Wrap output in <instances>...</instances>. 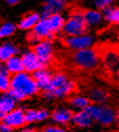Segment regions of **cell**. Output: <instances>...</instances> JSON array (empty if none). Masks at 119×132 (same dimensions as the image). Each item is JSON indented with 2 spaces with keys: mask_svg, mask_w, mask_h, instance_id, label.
I'll return each mask as SVG.
<instances>
[{
  "mask_svg": "<svg viewBox=\"0 0 119 132\" xmlns=\"http://www.w3.org/2000/svg\"><path fill=\"white\" fill-rule=\"evenodd\" d=\"M20 1H21V0H5V2H6L8 5H12V6L18 4Z\"/></svg>",
  "mask_w": 119,
  "mask_h": 132,
  "instance_id": "cell-30",
  "label": "cell"
},
{
  "mask_svg": "<svg viewBox=\"0 0 119 132\" xmlns=\"http://www.w3.org/2000/svg\"><path fill=\"white\" fill-rule=\"evenodd\" d=\"M95 6L98 9V11H103L106 7H110L113 0H93Z\"/></svg>",
  "mask_w": 119,
  "mask_h": 132,
  "instance_id": "cell-24",
  "label": "cell"
},
{
  "mask_svg": "<svg viewBox=\"0 0 119 132\" xmlns=\"http://www.w3.org/2000/svg\"><path fill=\"white\" fill-rule=\"evenodd\" d=\"M90 29V26L82 16L80 9H74L70 14L69 19L66 21V24L62 30V35L64 36H80L86 35Z\"/></svg>",
  "mask_w": 119,
  "mask_h": 132,
  "instance_id": "cell-2",
  "label": "cell"
},
{
  "mask_svg": "<svg viewBox=\"0 0 119 132\" xmlns=\"http://www.w3.org/2000/svg\"><path fill=\"white\" fill-rule=\"evenodd\" d=\"M116 124L119 127V110H117V111H116Z\"/></svg>",
  "mask_w": 119,
  "mask_h": 132,
  "instance_id": "cell-32",
  "label": "cell"
},
{
  "mask_svg": "<svg viewBox=\"0 0 119 132\" xmlns=\"http://www.w3.org/2000/svg\"><path fill=\"white\" fill-rule=\"evenodd\" d=\"M2 123L10 126L11 128H21L23 127L25 123V116H24V111L22 109L17 108L14 109L13 111H11L10 113L5 114L4 117L1 118Z\"/></svg>",
  "mask_w": 119,
  "mask_h": 132,
  "instance_id": "cell-6",
  "label": "cell"
},
{
  "mask_svg": "<svg viewBox=\"0 0 119 132\" xmlns=\"http://www.w3.org/2000/svg\"><path fill=\"white\" fill-rule=\"evenodd\" d=\"M82 16L86 20L88 24L91 27H95L98 24L101 19L103 18V15L101 11H95V10H81Z\"/></svg>",
  "mask_w": 119,
  "mask_h": 132,
  "instance_id": "cell-15",
  "label": "cell"
},
{
  "mask_svg": "<svg viewBox=\"0 0 119 132\" xmlns=\"http://www.w3.org/2000/svg\"><path fill=\"white\" fill-rule=\"evenodd\" d=\"M17 52H18L17 48H15L13 45L4 43V45L1 46V49H0V59H1V61H6L11 57H13Z\"/></svg>",
  "mask_w": 119,
  "mask_h": 132,
  "instance_id": "cell-20",
  "label": "cell"
},
{
  "mask_svg": "<svg viewBox=\"0 0 119 132\" xmlns=\"http://www.w3.org/2000/svg\"><path fill=\"white\" fill-rule=\"evenodd\" d=\"M14 107H15V100L10 95L4 94V96H2L1 101H0V115H1V118L4 117L5 114L13 111Z\"/></svg>",
  "mask_w": 119,
  "mask_h": 132,
  "instance_id": "cell-18",
  "label": "cell"
},
{
  "mask_svg": "<svg viewBox=\"0 0 119 132\" xmlns=\"http://www.w3.org/2000/svg\"><path fill=\"white\" fill-rule=\"evenodd\" d=\"M12 130H13V128H11L10 126H7L3 123L1 124V126H0V131L1 132H12Z\"/></svg>",
  "mask_w": 119,
  "mask_h": 132,
  "instance_id": "cell-29",
  "label": "cell"
},
{
  "mask_svg": "<svg viewBox=\"0 0 119 132\" xmlns=\"http://www.w3.org/2000/svg\"><path fill=\"white\" fill-rule=\"evenodd\" d=\"M67 0H50L48 2H44L41 9V17L48 18L51 15L59 13L60 11L67 7Z\"/></svg>",
  "mask_w": 119,
  "mask_h": 132,
  "instance_id": "cell-10",
  "label": "cell"
},
{
  "mask_svg": "<svg viewBox=\"0 0 119 132\" xmlns=\"http://www.w3.org/2000/svg\"><path fill=\"white\" fill-rule=\"evenodd\" d=\"M36 114L37 111L33 109H28L24 111V116H25V123L31 124L33 122H36Z\"/></svg>",
  "mask_w": 119,
  "mask_h": 132,
  "instance_id": "cell-25",
  "label": "cell"
},
{
  "mask_svg": "<svg viewBox=\"0 0 119 132\" xmlns=\"http://www.w3.org/2000/svg\"><path fill=\"white\" fill-rule=\"evenodd\" d=\"M96 120L103 126H111L116 122V111L110 106H99Z\"/></svg>",
  "mask_w": 119,
  "mask_h": 132,
  "instance_id": "cell-9",
  "label": "cell"
},
{
  "mask_svg": "<svg viewBox=\"0 0 119 132\" xmlns=\"http://www.w3.org/2000/svg\"><path fill=\"white\" fill-rule=\"evenodd\" d=\"M16 28L17 27L12 22L2 23L1 29H0V36H1V38H3V37H7V36L13 35L16 31Z\"/></svg>",
  "mask_w": 119,
  "mask_h": 132,
  "instance_id": "cell-22",
  "label": "cell"
},
{
  "mask_svg": "<svg viewBox=\"0 0 119 132\" xmlns=\"http://www.w3.org/2000/svg\"><path fill=\"white\" fill-rule=\"evenodd\" d=\"M32 76H33V78L35 79V81L38 85V88H39V93L38 94L43 95V93L45 92L47 88L49 87V85L51 82L53 74H51L49 69L43 68V69H40V70H37V71L33 72L32 73Z\"/></svg>",
  "mask_w": 119,
  "mask_h": 132,
  "instance_id": "cell-8",
  "label": "cell"
},
{
  "mask_svg": "<svg viewBox=\"0 0 119 132\" xmlns=\"http://www.w3.org/2000/svg\"><path fill=\"white\" fill-rule=\"evenodd\" d=\"M19 132H40V131H38L36 129H23V130H21Z\"/></svg>",
  "mask_w": 119,
  "mask_h": 132,
  "instance_id": "cell-31",
  "label": "cell"
},
{
  "mask_svg": "<svg viewBox=\"0 0 119 132\" xmlns=\"http://www.w3.org/2000/svg\"><path fill=\"white\" fill-rule=\"evenodd\" d=\"M21 60H22V63H23L24 71H26L28 73H33L37 70L45 68L43 63L40 61V59L38 58L37 55L32 51L24 53L21 56Z\"/></svg>",
  "mask_w": 119,
  "mask_h": 132,
  "instance_id": "cell-7",
  "label": "cell"
},
{
  "mask_svg": "<svg viewBox=\"0 0 119 132\" xmlns=\"http://www.w3.org/2000/svg\"><path fill=\"white\" fill-rule=\"evenodd\" d=\"M117 39H118V42H119V34H118V36H117Z\"/></svg>",
  "mask_w": 119,
  "mask_h": 132,
  "instance_id": "cell-34",
  "label": "cell"
},
{
  "mask_svg": "<svg viewBox=\"0 0 119 132\" xmlns=\"http://www.w3.org/2000/svg\"><path fill=\"white\" fill-rule=\"evenodd\" d=\"M30 51L34 52L43 65L49 69V64L53 60L54 55H55V50L53 48V41L52 40H42L36 45H32L29 48Z\"/></svg>",
  "mask_w": 119,
  "mask_h": 132,
  "instance_id": "cell-5",
  "label": "cell"
},
{
  "mask_svg": "<svg viewBox=\"0 0 119 132\" xmlns=\"http://www.w3.org/2000/svg\"><path fill=\"white\" fill-rule=\"evenodd\" d=\"M10 72L3 67L1 68V76H0V90L2 93H6L7 90L11 88V78H10Z\"/></svg>",
  "mask_w": 119,
  "mask_h": 132,
  "instance_id": "cell-21",
  "label": "cell"
},
{
  "mask_svg": "<svg viewBox=\"0 0 119 132\" xmlns=\"http://www.w3.org/2000/svg\"><path fill=\"white\" fill-rule=\"evenodd\" d=\"M80 91V86L73 76L67 72L58 71L53 74L51 82L43 93V96L67 98L72 95H77Z\"/></svg>",
  "mask_w": 119,
  "mask_h": 132,
  "instance_id": "cell-1",
  "label": "cell"
},
{
  "mask_svg": "<svg viewBox=\"0 0 119 132\" xmlns=\"http://www.w3.org/2000/svg\"><path fill=\"white\" fill-rule=\"evenodd\" d=\"M111 49L115 54L119 56V42H111Z\"/></svg>",
  "mask_w": 119,
  "mask_h": 132,
  "instance_id": "cell-28",
  "label": "cell"
},
{
  "mask_svg": "<svg viewBox=\"0 0 119 132\" xmlns=\"http://www.w3.org/2000/svg\"><path fill=\"white\" fill-rule=\"evenodd\" d=\"M66 102L71 104L72 106L79 108V109H85L89 106L95 105V103L89 97H82V96H78V95H72L66 98Z\"/></svg>",
  "mask_w": 119,
  "mask_h": 132,
  "instance_id": "cell-16",
  "label": "cell"
},
{
  "mask_svg": "<svg viewBox=\"0 0 119 132\" xmlns=\"http://www.w3.org/2000/svg\"><path fill=\"white\" fill-rule=\"evenodd\" d=\"M116 77H117V79L119 80V70H118V71L116 72Z\"/></svg>",
  "mask_w": 119,
  "mask_h": 132,
  "instance_id": "cell-33",
  "label": "cell"
},
{
  "mask_svg": "<svg viewBox=\"0 0 119 132\" xmlns=\"http://www.w3.org/2000/svg\"><path fill=\"white\" fill-rule=\"evenodd\" d=\"M40 15L34 12L28 13L21 18L20 22L18 23V28L20 30H30V29H34L36 24L40 21Z\"/></svg>",
  "mask_w": 119,
  "mask_h": 132,
  "instance_id": "cell-13",
  "label": "cell"
},
{
  "mask_svg": "<svg viewBox=\"0 0 119 132\" xmlns=\"http://www.w3.org/2000/svg\"><path fill=\"white\" fill-rule=\"evenodd\" d=\"M93 117L85 109H82L81 111L74 113L72 123L79 128H89L93 123Z\"/></svg>",
  "mask_w": 119,
  "mask_h": 132,
  "instance_id": "cell-11",
  "label": "cell"
},
{
  "mask_svg": "<svg viewBox=\"0 0 119 132\" xmlns=\"http://www.w3.org/2000/svg\"><path fill=\"white\" fill-rule=\"evenodd\" d=\"M45 19L48 20L50 28L55 35H57V33L62 32V30L64 28V24H66V20L63 19V17L59 13L53 14V15H51L50 17H48Z\"/></svg>",
  "mask_w": 119,
  "mask_h": 132,
  "instance_id": "cell-14",
  "label": "cell"
},
{
  "mask_svg": "<svg viewBox=\"0 0 119 132\" xmlns=\"http://www.w3.org/2000/svg\"><path fill=\"white\" fill-rule=\"evenodd\" d=\"M11 88L24 93L28 97L39 93L38 85L33 78V76L23 72L13 74L11 77Z\"/></svg>",
  "mask_w": 119,
  "mask_h": 132,
  "instance_id": "cell-3",
  "label": "cell"
},
{
  "mask_svg": "<svg viewBox=\"0 0 119 132\" xmlns=\"http://www.w3.org/2000/svg\"><path fill=\"white\" fill-rule=\"evenodd\" d=\"M4 94L10 95L11 97H13L15 101H19V102H21V101H25L26 98H28V96H26L24 93L20 92V91L16 90V89H13V88H10V89L7 90V92L4 93Z\"/></svg>",
  "mask_w": 119,
  "mask_h": 132,
  "instance_id": "cell-23",
  "label": "cell"
},
{
  "mask_svg": "<svg viewBox=\"0 0 119 132\" xmlns=\"http://www.w3.org/2000/svg\"><path fill=\"white\" fill-rule=\"evenodd\" d=\"M49 117V112L44 109H40L37 111L36 114V122H40V120H44Z\"/></svg>",
  "mask_w": 119,
  "mask_h": 132,
  "instance_id": "cell-26",
  "label": "cell"
},
{
  "mask_svg": "<svg viewBox=\"0 0 119 132\" xmlns=\"http://www.w3.org/2000/svg\"><path fill=\"white\" fill-rule=\"evenodd\" d=\"M42 132H66V130H63L62 128L57 126H48L45 128H43Z\"/></svg>",
  "mask_w": 119,
  "mask_h": 132,
  "instance_id": "cell-27",
  "label": "cell"
},
{
  "mask_svg": "<svg viewBox=\"0 0 119 132\" xmlns=\"http://www.w3.org/2000/svg\"><path fill=\"white\" fill-rule=\"evenodd\" d=\"M5 68L12 75L17 74V73H21V72L24 71L22 60H21V58L16 57V56L11 57L10 59H7L5 61Z\"/></svg>",
  "mask_w": 119,
  "mask_h": 132,
  "instance_id": "cell-17",
  "label": "cell"
},
{
  "mask_svg": "<svg viewBox=\"0 0 119 132\" xmlns=\"http://www.w3.org/2000/svg\"><path fill=\"white\" fill-rule=\"evenodd\" d=\"M73 115H74V112L72 110L67 108H58L52 112V119L58 124L66 125L72 120Z\"/></svg>",
  "mask_w": 119,
  "mask_h": 132,
  "instance_id": "cell-12",
  "label": "cell"
},
{
  "mask_svg": "<svg viewBox=\"0 0 119 132\" xmlns=\"http://www.w3.org/2000/svg\"><path fill=\"white\" fill-rule=\"evenodd\" d=\"M60 45L64 49L69 50H84L89 49L94 41L92 36L80 35V36H60L57 37Z\"/></svg>",
  "mask_w": 119,
  "mask_h": 132,
  "instance_id": "cell-4",
  "label": "cell"
},
{
  "mask_svg": "<svg viewBox=\"0 0 119 132\" xmlns=\"http://www.w3.org/2000/svg\"><path fill=\"white\" fill-rule=\"evenodd\" d=\"M103 18L112 24H119V6L117 7H106L101 11Z\"/></svg>",
  "mask_w": 119,
  "mask_h": 132,
  "instance_id": "cell-19",
  "label": "cell"
}]
</instances>
